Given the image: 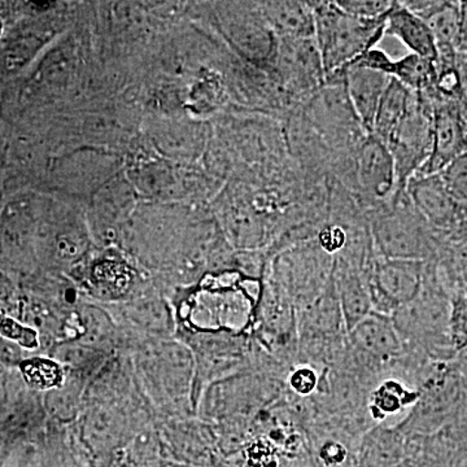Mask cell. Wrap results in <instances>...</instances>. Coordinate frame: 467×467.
<instances>
[{
    "label": "cell",
    "mask_w": 467,
    "mask_h": 467,
    "mask_svg": "<svg viewBox=\"0 0 467 467\" xmlns=\"http://www.w3.org/2000/svg\"><path fill=\"white\" fill-rule=\"evenodd\" d=\"M411 99H413V91L401 85L398 79L391 78L378 107L371 134L376 135L378 140L387 144L407 116Z\"/></svg>",
    "instance_id": "obj_20"
},
{
    "label": "cell",
    "mask_w": 467,
    "mask_h": 467,
    "mask_svg": "<svg viewBox=\"0 0 467 467\" xmlns=\"http://www.w3.org/2000/svg\"><path fill=\"white\" fill-rule=\"evenodd\" d=\"M439 174L451 198L461 205H467V152L453 160Z\"/></svg>",
    "instance_id": "obj_24"
},
{
    "label": "cell",
    "mask_w": 467,
    "mask_h": 467,
    "mask_svg": "<svg viewBox=\"0 0 467 467\" xmlns=\"http://www.w3.org/2000/svg\"><path fill=\"white\" fill-rule=\"evenodd\" d=\"M405 192L418 213L442 241L456 223L461 204L451 198L441 174L416 175L409 181Z\"/></svg>",
    "instance_id": "obj_11"
},
{
    "label": "cell",
    "mask_w": 467,
    "mask_h": 467,
    "mask_svg": "<svg viewBox=\"0 0 467 467\" xmlns=\"http://www.w3.org/2000/svg\"><path fill=\"white\" fill-rule=\"evenodd\" d=\"M326 76L343 69L355 58L376 48L386 36L387 17L368 20L350 16L335 2H309Z\"/></svg>",
    "instance_id": "obj_2"
},
{
    "label": "cell",
    "mask_w": 467,
    "mask_h": 467,
    "mask_svg": "<svg viewBox=\"0 0 467 467\" xmlns=\"http://www.w3.org/2000/svg\"><path fill=\"white\" fill-rule=\"evenodd\" d=\"M300 109L330 150L333 161L352 155L368 134L353 109L343 70L326 76L325 85Z\"/></svg>",
    "instance_id": "obj_3"
},
{
    "label": "cell",
    "mask_w": 467,
    "mask_h": 467,
    "mask_svg": "<svg viewBox=\"0 0 467 467\" xmlns=\"http://www.w3.org/2000/svg\"><path fill=\"white\" fill-rule=\"evenodd\" d=\"M335 181L353 193L368 217L395 196L396 171L391 152L376 135L368 133Z\"/></svg>",
    "instance_id": "obj_4"
},
{
    "label": "cell",
    "mask_w": 467,
    "mask_h": 467,
    "mask_svg": "<svg viewBox=\"0 0 467 467\" xmlns=\"http://www.w3.org/2000/svg\"><path fill=\"white\" fill-rule=\"evenodd\" d=\"M408 457V436L398 426L383 423L365 432L356 450L358 467H395Z\"/></svg>",
    "instance_id": "obj_13"
},
{
    "label": "cell",
    "mask_w": 467,
    "mask_h": 467,
    "mask_svg": "<svg viewBox=\"0 0 467 467\" xmlns=\"http://www.w3.org/2000/svg\"><path fill=\"white\" fill-rule=\"evenodd\" d=\"M411 14L422 18L434 36L438 54L457 52L456 41L460 26V2H400Z\"/></svg>",
    "instance_id": "obj_16"
},
{
    "label": "cell",
    "mask_w": 467,
    "mask_h": 467,
    "mask_svg": "<svg viewBox=\"0 0 467 467\" xmlns=\"http://www.w3.org/2000/svg\"><path fill=\"white\" fill-rule=\"evenodd\" d=\"M393 61L395 60H392L386 52L376 47L365 52L361 57L355 58L352 63H349L348 66L344 67H359V69L373 70V72L391 76Z\"/></svg>",
    "instance_id": "obj_28"
},
{
    "label": "cell",
    "mask_w": 467,
    "mask_h": 467,
    "mask_svg": "<svg viewBox=\"0 0 467 467\" xmlns=\"http://www.w3.org/2000/svg\"><path fill=\"white\" fill-rule=\"evenodd\" d=\"M456 51L467 55V2H460V26Z\"/></svg>",
    "instance_id": "obj_30"
},
{
    "label": "cell",
    "mask_w": 467,
    "mask_h": 467,
    "mask_svg": "<svg viewBox=\"0 0 467 467\" xmlns=\"http://www.w3.org/2000/svg\"><path fill=\"white\" fill-rule=\"evenodd\" d=\"M420 396V389H413L395 378H386L368 395V414L377 425L383 423L384 420L393 414L401 413L405 409L413 407Z\"/></svg>",
    "instance_id": "obj_19"
},
{
    "label": "cell",
    "mask_w": 467,
    "mask_h": 467,
    "mask_svg": "<svg viewBox=\"0 0 467 467\" xmlns=\"http://www.w3.org/2000/svg\"><path fill=\"white\" fill-rule=\"evenodd\" d=\"M427 261L378 256L368 273L373 312L389 316L416 299L425 282Z\"/></svg>",
    "instance_id": "obj_8"
},
{
    "label": "cell",
    "mask_w": 467,
    "mask_h": 467,
    "mask_svg": "<svg viewBox=\"0 0 467 467\" xmlns=\"http://www.w3.org/2000/svg\"><path fill=\"white\" fill-rule=\"evenodd\" d=\"M461 104V112H462L463 121H465L466 134H467V106L465 104Z\"/></svg>",
    "instance_id": "obj_33"
},
{
    "label": "cell",
    "mask_w": 467,
    "mask_h": 467,
    "mask_svg": "<svg viewBox=\"0 0 467 467\" xmlns=\"http://www.w3.org/2000/svg\"><path fill=\"white\" fill-rule=\"evenodd\" d=\"M457 70H459L461 101L467 106V55L457 52Z\"/></svg>",
    "instance_id": "obj_31"
},
{
    "label": "cell",
    "mask_w": 467,
    "mask_h": 467,
    "mask_svg": "<svg viewBox=\"0 0 467 467\" xmlns=\"http://www.w3.org/2000/svg\"><path fill=\"white\" fill-rule=\"evenodd\" d=\"M342 70L346 73L347 91L353 109L368 133H371L378 107L392 77L359 67H344Z\"/></svg>",
    "instance_id": "obj_14"
},
{
    "label": "cell",
    "mask_w": 467,
    "mask_h": 467,
    "mask_svg": "<svg viewBox=\"0 0 467 467\" xmlns=\"http://www.w3.org/2000/svg\"><path fill=\"white\" fill-rule=\"evenodd\" d=\"M296 312L297 347L337 342L348 335L333 276L316 299Z\"/></svg>",
    "instance_id": "obj_9"
},
{
    "label": "cell",
    "mask_w": 467,
    "mask_h": 467,
    "mask_svg": "<svg viewBox=\"0 0 467 467\" xmlns=\"http://www.w3.org/2000/svg\"><path fill=\"white\" fill-rule=\"evenodd\" d=\"M257 9L276 38H315V18L309 2L259 3Z\"/></svg>",
    "instance_id": "obj_15"
},
{
    "label": "cell",
    "mask_w": 467,
    "mask_h": 467,
    "mask_svg": "<svg viewBox=\"0 0 467 467\" xmlns=\"http://www.w3.org/2000/svg\"><path fill=\"white\" fill-rule=\"evenodd\" d=\"M0 335L23 347H27V348L36 346V331L30 330L29 327H26L11 318L0 319Z\"/></svg>",
    "instance_id": "obj_29"
},
{
    "label": "cell",
    "mask_w": 467,
    "mask_h": 467,
    "mask_svg": "<svg viewBox=\"0 0 467 467\" xmlns=\"http://www.w3.org/2000/svg\"><path fill=\"white\" fill-rule=\"evenodd\" d=\"M448 333L456 359L467 352V295H456L451 299Z\"/></svg>",
    "instance_id": "obj_22"
},
{
    "label": "cell",
    "mask_w": 467,
    "mask_h": 467,
    "mask_svg": "<svg viewBox=\"0 0 467 467\" xmlns=\"http://www.w3.org/2000/svg\"><path fill=\"white\" fill-rule=\"evenodd\" d=\"M317 241L319 247L330 254V256H337L340 251L343 250L347 243V229L339 225V223H328L326 221L324 225L317 234Z\"/></svg>",
    "instance_id": "obj_27"
},
{
    "label": "cell",
    "mask_w": 467,
    "mask_h": 467,
    "mask_svg": "<svg viewBox=\"0 0 467 467\" xmlns=\"http://www.w3.org/2000/svg\"><path fill=\"white\" fill-rule=\"evenodd\" d=\"M386 36L399 39L411 54L436 60L438 48L431 30L422 18L411 14L400 2H395L386 20Z\"/></svg>",
    "instance_id": "obj_18"
},
{
    "label": "cell",
    "mask_w": 467,
    "mask_h": 467,
    "mask_svg": "<svg viewBox=\"0 0 467 467\" xmlns=\"http://www.w3.org/2000/svg\"><path fill=\"white\" fill-rule=\"evenodd\" d=\"M333 278L347 331L373 312L368 287V273L339 265L334 261Z\"/></svg>",
    "instance_id": "obj_17"
},
{
    "label": "cell",
    "mask_w": 467,
    "mask_h": 467,
    "mask_svg": "<svg viewBox=\"0 0 467 467\" xmlns=\"http://www.w3.org/2000/svg\"><path fill=\"white\" fill-rule=\"evenodd\" d=\"M26 383L36 389H47L60 382V368L55 362L46 358H32L20 365Z\"/></svg>",
    "instance_id": "obj_23"
},
{
    "label": "cell",
    "mask_w": 467,
    "mask_h": 467,
    "mask_svg": "<svg viewBox=\"0 0 467 467\" xmlns=\"http://www.w3.org/2000/svg\"><path fill=\"white\" fill-rule=\"evenodd\" d=\"M348 343L387 370L404 353V344L392 317L371 312L348 333ZM384 378V379H386Z\"/></svg>",
    "instance_id": "obj_12"
},
{
    "label": "cell",
    "mask_w": 467,
    "mask_h": 467,
    "mask_svg": "<svg viewBox=\"0 0 467 467\" xmlns=\"http://www.w3.org/2000/svg\"><path fill=\"white\" fill-rule=\"evenodd\" d=\"M335 3L350 16L368 18V20L387 17L395 5V2H389V0H339Z\"/></svg>",
    "instance_id": "obj_26"
},
{
    "label": "cell",
    "mask_w": 467,
    "mask_h": 467,
    "mask_svg": "<svg viewBox=\"0 0 467 467\" xmlns=\"http://www.w3.org/2000/svg\"><path fill=\"white\" fill-rule=\"evenodd\" d=\"M466 152L467 134L460 101L434 104L431 155L417 175L439 174Z\"/></svg>",
    "instance_id": "obj_10"
},
{
    "label": "cell",
    "mask_w": 467,
    "mask_h": 467,
    "mask_svg": "<svg viewBox=\"0 0 467 467\" xmlns=\"http://www.w3.org/2000/svg\"><path fill=\"white\" fill-rule=\"evenodd\" d=\"M392 78L417 94L431 95L436 81L435 60L411 54L393 61Z\"/></svg>",
    "instance_id": "obj_21"
},
{
    "label": "cell",
    "mask_w": 467,
    "mask_h": 467,
    "mask_svg": "<svg viewBox=\"0 0 467 467\" xmlns=\"http://www.w3.org/2000/svg\"><path fill=\"white\" fill-rule=\"evenodd\" d=\"M273 77L295 109L325 85L326 73L315 38L278 39Z\"/></svg>",
    "instance_id": "obj_7"
},
{
    "label": "cell",
    "mask_w": 467,
    "mask_h": 467,
    "mask_svg": "<svg viewBox=\"0 0 467 467\" xmlns=\"http://www.w3.org/2000/svg\"><path fill=\"white\" fill-rule=\"evenodd\" d=\"M454 364H456L457 370L460 371L461 376L467 380V352L461 355L459 358L454 359Z\"/></svg>",
    "instance_id": "obj_32"
},
{
    "label": "cell",
    "mask_w": 467,
    "mask_h": 467,
    "mask_svg": "<svg viewBox=\"0 0 467 467\" xmlns=\"http://www.w3.org/2000/svg\"><path fill=\"white\" fill-rule=\"evenodd\" d=\"M432 116V101L413 92L407 116L386 144L395 162L396 193L393 198L404 195L409 181L420 173L431 155Z\"/></svg>",
    "instance_id": "obj_6"
},
{
    "label": "cell",
    "mask_w": 467,
    "mask_h": 467,
    "mask_svg": "<svg viewBox=\"0 0 467 467\" xmlns=\"http://www.w3.org/2000/svg\"><path fill=\"white\" fill-rule=\"evenodd\" d=\"M333 269L334 257L312 241L276 254L270 278L284 288L297 310L325 290Z\"/></svg>",
    "instance_id": "obj_5"
},
{
    "label": "cell",
    "mask_w": 467,
    "mask_h": 467,
    "mask_svg": "<svg viewBox=\"0 0 467 467\" xmlns=\"http://www.w3.org/2000/svg\"><path fill=\"white\" fill-rule=\"evenodd\" d=\"M319 378H321V371L310 365L301 364L291 368L285 384L288 391L294 395L310 398L317 392Z\"/></svg>",
    "instance_id": "obj_25"
},
{
    "label": "cell",
    "mask_w": 467,
    "mask_h": 467,
    "mask_svg": "<svg viewBox=\"0 0 467 467\" xmlns=\"http://www.w3.org/2000/svg\"><path fill=\"white\" fill-rule=\"evenodd\" d=\"M368 220L377 254L386 259L434 261L444 243L407 192L371 212Z\"/></svg>",
    "instance_id": "obj_1"
}]
</instances>
